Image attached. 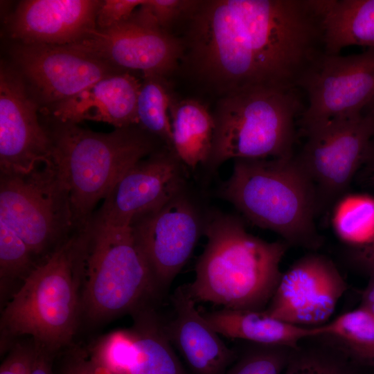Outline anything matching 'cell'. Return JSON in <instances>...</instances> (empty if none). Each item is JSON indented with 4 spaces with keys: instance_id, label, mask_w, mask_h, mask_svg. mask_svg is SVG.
<instances>
[{
    "instance_id": "cell-8",
    "label": "cell",
    "mask_w": 374,
    "mask_h": 374,
    "mask_svg": "<svg viewBox=\"0 0 374 374\" xmlns=\"http://www.w3.org/2000/svg\"><path fill=\"white\" fill-rule=\"evenodd\" d=\"M0 220L33 256L69 238L75 226L69 196L51 160L26 174L1 175Z\"/></svg>"
},
{
    "instance_id": "cell-31",
    "label": "cell",
    "mask_w": 374,
    "mask_h": 374,
    "mask_svg": "<svg viewBox=\"0 0 374 374\" xmlns=\"http://www.w3.org/2000/svg\"><path fill=\"white\" fill-rule=\"evenodd\" d=\"M144 0H105L96 17L97 28L105 29L128 19Z\"/></svg>"
},
{
    "instance_id": "cell-13",
    "label": "cell",
    "mask_w": 374,
    "mask_h": 374,
    "mask_svg": "<svg viewBox=\"0 0 374 374\" xmlns=\"http://www.w3.org/2000/svg\"><path fill=\"white\" fill-rule=\"evenodd\" d=\"M11 55L28 89L50 107L104 78L122 72L68 45L18 42L11 48Z\"/></svg>"
},
{
    "instance_id": "cell-5",
    "label": "cell",
    "mask_w": 374,
    "mask_h": 374,
    "mask_svg": "<svg viewBox=\"0 0 374 374\" xmlns=\"http://www.w3.org/2000/svg\"><path fill=\"white\" fill-rule=\"evenodd\" d=\"M81 250L79 231L34 267L3 310L5 334L30 335L51 353L71 340L82 309Z\"/></svg>"
},
{
    "instance_id": "cell-1",
    "label": "cell",
    "mask_w": 374,
    "mask_h": 374,
    "mask_svg": "<svg viewBox=\"0 0 374 374\" xmlns=\"http://www.w3.org/2000/svg\"><path fill=\"white\" fill-rule=\"evenodd\" d=\"M187 19L184 56L221 96L251 88L297 91L326 54L315 0L199 1Z\"/></svg>"
},
{
    "instance_id": "cell-24",
    "label": "cell",
    "mask_w": 374,
    "mask_h": 374,
    "mask_svg": "<svg viewBox=\"0 0 374 374\" xmlns=\"http://www.w3.org/2000/svg\"><path fill=\"white\" fill-rule=\"evenodd\" d=\"M167 78L143 75L137 100L138 125L172 150L170 105L173 97Z\"/></svg>"
},
{
    "instance_id": "cell-12",
    "label": "cell",
    "mask_w": 374,
    "mask_h": 374,
    "mask_svg": "<svg viewBox=\"0 0 374 374\" xmlns=\"http://www.w3.org/2000/svg\"><path fill=\"white\" fill-rule=\"evenodd\" d=\"M162 294L186 265L203 232L198 211L185 190L130 225Z\"/></svg>"
},
{
    "instance_id": "cell-9",
    "label": "cell",
    "mask_w": 374,
    "mask_h": 374,
    "mask_svg": "<svg viewBox=\"0 0 374 374\" xmlns=\"http://www.w3.org/2000/svg\"><path fill=\"white\" fill-rule=\"evenodd\" d=\"M303 131L306 141L295 157L314 185L320 211L344 196L356 172L366 163L373 122L364 112Z\"/></svg>"
},
{
    "instance_id": "cell-39",
    "label": "cell",
    "mask_w": 374,
    "mask_h": 374,
    "mask_svg": "<svg viewBox=\"0 0 374 374\" xmlns=\"http://www.w3.org/2000/svg\"><path fill=\"white\" fill-rule=\"evenodd\" d=\"M371 169L372 170L371 179H372V181L374 182V164L371 166Z\"/></svg>"
},
{
    "instance_id": "cell-20",
    "label": "cell",
    "mask_w": 374,
    "mask_h": 374,
    "mask_svg": "<svg viewBox=\"0 0 374 374\" xmlns=\"http://www.w3.org/2000/svg\"><path fill=\"white\" fill-rule=\"evenodd\" d=\"M141 82L130 72L104 78L76 95L51 107L60 123L92 121L115 128L138 125L137 100Z\"/></svg>"
},
{
    "instance_id": "cell-33",
    "label": "cell",
    "mask_w": 374,
    "mask_h": 374,
    "mask_svg": "<svg viewBox=\"0 0 374 374\" xmlns=\"http://www.w3.org/2000/svg\"><path fill=\"white\" fill-rule=\"evenodd\" d=\"M37 352L30 374H53L51 366L53 353L37 345Z\"/></svg>"
},
{
    "instance_id": "cell-38",
    "label": "cell",
    "mask_w": 374,
    "mask_h": 374,
    "mask_svg": "<svg viewBox=\"0 0 374 374\" xmlns=\"http://www.w3.org/2000/svg\"><path fill=\"white\" fill-rule=\"evenodd\" d=\"M363 307H364V306H363ZM364 308L368 309L370 311H371L374 314V305H371L366 306V307H364Z\"/></svg>"
},
{
    "instance_id": "cell-22",
    "label": "cell",
    "mask_w": 374,
    "mask_h": 374,
    "mask_svg": "<svg viewBox=\"0 0 374 374\" xmlns=\"http://www.w3.org/2000/svg\"><path fill=\"white\" fill-rule=\"evenodd\" d=\"M326 54L352 45L374 48V0H316Z\"/></svg>"
},
{
    "instance_id": "cell-36",
    "label": "cell",
    "mask_w": 374,
    "mask_h": 374,
    "mask_svg": "<svg viewBox=\"0 0 374 374\" xmlns=\"http://www.w3.org/2000/svg\"><path fill=\"white\" fill-rule=\"evenodd\" d=\"M364 112L367 113L371 116L373 122V134L370 141L366 161V163L372 166L374 164V99L365 109Z\"/></svg>"
},
{
    "instance_id": "cell-34",
    "label": "cell",
    "mask_w": 374,
    "mask_h": 374,
    "mask_svg": "<svg viewBox=\"0 0 374 374\" xmlns=\"http://www.w3.org/2000/svg\"><path fill=\"white\" fill-rule=\"evenodd\" d=\"M353 259L368 273L374 271V240L367 245L357 248L353 254Z\"/></svg>"
},
{
    "instance_id": "cell-21",
    "label": "cell",
    "mask_w": 374,
    "mask_h": 374,
    "mask_svg": "<svg viewBox=\"0 0 374 374\" xmlns=\"http://www.w3.org/2000/svg\"><path fill=\"white\" fill-rule=\"evenodd\" d=\"M202 314L220 335L253 344L295 348L303 340L317 337L315 327L287 323L271 317L265 310L222 308Z\"/></svg>"
},
{
    "instance_id": "cell-17",
    "label": "cell",
    "mask_w": 374,
    "mask_h": 374,
    "mask_svg": "<svg viewBox=\"0 0 374 374\" xmlns=\"http://www.w3.org/2000/svg\"><path fill=\"white\" fill-rule=\"evenodd\" d=\"M132 314L133 326L102 338L92 357L115 374H186L154 308L148 303Z\"/></svg>"
},
{
    "instance_id": "cell-19",
    "label": "cell",
    "mask_w": 374,
    "mask_h": 374,
    "mask_svg": "<svg viewBox=\"0 0 374 374\" xmlns=\"http://www.w3.org/2000/svg\"><path fill=\"white\" fill-rule=\"evenodd\" d=\"M172 319L165 323L167 335L195 374H224L237 358L220 334L195 306L184 285L171 296Z\"/></svg>"
},
{
    "instance_id": "cell-15",
    "label": "cell",
    "mask_w": 374,
    "mask_h": 374,
    "mask_svg": "<svg viewBox=\"0 0 374 374\" xmlns=\"http://www.w3.org/2000/svg\"><path fill=\"white\" fill-rule=\"evenodd\" d=\"M348 288L334 262L318 253L308 254L282 274L265 311L301 327L328 322Z\"/></svg>"
},
{
    "instance_id": "cell-6",
    "label": "cell",
    "mask_w": 374,
    "mask_h": 374,
    "mask_svg": "<svg viewBox=\"0 0 374 374\" xmlns=\"http://www.w3.org/2000/svg\"><path fill=\"white\" fill-rule=\"evenodd\" d=\"M296 91L251 88L221 96L204 166L215 171L230 159L294 155L296 119L304 110Z\"/></svg>"
},
{
    "instance_id": "cell-25",
    "label": "cell",
    "mask_w": 374,
    "mask_h": 374,
    "mask_svg": "<svg viewBox=\"0 0 374 374\" xmlns=\"http://www.w3.org/2000/svg\"><path fill=\"white\" fill-rule=\"evenodd\" d=\"M332 224L337 235L356 247L374 240V197L366 194L342 196L332 214Z\"/></svg>"
},
{
    "instance_id": "cell-27",
    "label": "cell",
    "mask_w": 374,
    "mask_h": 374,
    "mask_svg": "<svg viewBox=\"0 0 374 374\" xmlns=\"http://www.w3.org/2000/svg\"><path fill=\"white\" fill-rule=\"evenodd\" d=\"M315 328L318 337H332L346 348L374 343V314L363 306Z\"/></svg>"
},
{
    "instance_id": "cell-16",
    "label": "cell",
    "mask_w": 374,
    "mask_h": 374,
    "mask_svg": "<svg viewBox=\"0 0 374 374\" xmlns=\"http://www.w3.org/2000/svg\"><path fill=\"white\" fill-rule=\"evenodd\" d=\"M37 104L23 78L5 64L0 69L1 175L26 174L51 160L52 141L39 121Z\"/></svg>"
},
{
    "instance_id": "cell-3",
    "label": "cell",
    "mask_w": 374,
    "mask_h": 374,
    "mask_svg": "<svg viewBox=\"0 0 374 374\" xmlns=\"http://www.w3.org/2000/svg\"><path fill=\"white\" fill-rule=\"evenodd\" d=\"M220 195L289 245L317 249L322 244L314 222L319 211L316 190L295 155L234 160Z\"/></svg>"
},
{
    "instance_id": "cell-40",
    "label": "cell",
    "mask_w": 374,
    "mask_h": 374,
    "mask_svg": "<svg viewBox=\"0 0 374 374\" xmlns=\"http://www.w3.org/2000/svg\"><path fill=\"white\" fill-rule=\"evenodd\" d=\"M374 99V98H373ZM373 101V100H372Z\"/></svg>"
},
{
    "instance_id": "cell-11",
    "label": "cell",
    "mask_w": 374,
    "mask_h": 374,
    "mask_svg": "<svg viewBox=\"0 0 374 374\" xmlns=\"http://www.w3.org/2000/svg\"><path fill=\"white\" fill-rule=\"evenodd\" d=\"M302 88L308 98L299 121L302 130L362 114L374 98V48L346 56L325 54Z\"/></svg>"
},
{
    "instance_id": "cell-26",
    "label": "cell",
    "mask_w": 374,
    "mask_h": 374,
    "mask_svg": "<svg viewBox=\"0 0 374 374\" xmlns=\"http://www.w3.org/2000/svg\"><path fill=\"white\" fill-rule=\"evenodd\" d=\"M346 348L332 344L292 348L283 374H353Z\"/></svg>"
},
{
    "instance_id": "cell-7",
    "label": "cell",
    "mask_w": 374,
    "mask_h": 374,
    "mask_svg": "<svg viewBox=\"0 0 374 374\" xmlns=\"http://www.w3.org/2000/svg\"><path fill=\"white\" fill-rule=\"evenodd\" d=\"M82 310L93 320L133 312L161 295L131 226L82 229Z\"/></svg>"
},
{
    "instance_id": "cell-41",
    "label": "cell",
    "mask_w": 374,
    "mask_h": 374,
    "mask_svg": "<svg viewBox=\"0 0 374 374\" xmlns=\"http://www.w3.org/2000/svg\"></svg>"
},
{
    "instance_id": "cell-30",
    "label": "cell",
    "mask_w": 374,
    "mask_h": 374,
    "mask_svg": "<svg viewBox=\"0 0 374 374\" xmlns=\"http://www.w3.org/2000/svg\"><path fill=\"white\" fill-rule=\"evenodd\" d=\"M198 3L197 0H144L139 8L156 26L169 31L177 20L188 17Z\"/></svg>"
},
{
    "instance_id": "cell-35",
    "label": "cell",
    "mask_w": 374,
    "mask_h": 374,
    "mask_svg": "<svg viewBox=\"0 0 374 374\" xmlns=\"http://www.w3.org/2000/svg\"><path fill=\"white\" fill-rule=\"evenodd\" d=\"M346 350L356 357L374 364V343L370 345L346 348Z\"/></svg>"
},
{
    "instance_id": "cell-2",
    "label": "cell",
    "mask_w": 374,
    "mask_h": 374,
    "mask_svg": "<svg viewBox=\"0 0 374 374\" xmlns=\"http://www.w3.org/2000/svg\"><path fill=\"white\" fill-rule=\"evenodd\" d=\"M207 241L195 265L193 283L184 285L195 301L232 310H265L282 276L289 247L251 235L239 218L211 214L204 224Z\"/></svg>"
},
{
    "instance_id": "cell-28",
    "label": "cell",
    "mask_w": 374,
    "mask_h": 374,
    "mask_svg": "<svg viewBox=\"0 0 374 374\" xmlns=\"http://www.w3.org/2000/svg\"><path fill=\"white\" fill-rule=\"evenodd\" d=\"M33 253L23 239L0 220L1 281L26 276L34 268Z\"/></svg>"
},
{
    "instance_id": "cell-10",
    "label": "cell",
    "mask_w": 374,
    "mask_h": 374,
    "mask_svg": "<svg viewBox=\"0 0 374 374\" xmlns=\"http://www.w3.org/2000/svg\"><path fill=\"white\" fill-rule=\"evenodd\" d=\"M71 47L100 59L120 71L167 78L184 57V42L161 29L139 8L108 28H95Z\"/></svg>"
},
{
    "instance_id": "cell-29",
    "label": "cell",
    "mask_w": 374,
    "mask_h": 374,
    "mask_svg": "<svg viewBox=\"0 0 374 374\" xmlns=\"http://www.w3.org/2000/svg\"><path fill=\"white\" fill-rule=\"evenodd\" d=\"M292 350L286 346L253 344L228 374H281Z\"/></svg>"
},
{
    "instance_id": "cell-32",
    "label": "cell",
    "mask_w": 374,
    "mask_h": 374,
    "mask_svg": "<svg viewBox=\"0 0 374 374\" xmlns=\"http://www.w3.org/2000/svg\"><path fill=\"white\" fill-rule=\"evenodd\" d=\"M37 348L16 344L3 362L0 374H30L35 358Z\"/></svg>"
},
{
    "instance_id": "cell-18",
    "label": "cell",
    "mask_w": 374,
    "mask_h": 374,
    "mask_svg": "<svg viewBox=\"0 0 374 374\" xmlns=\"http://www.w3.org/2000/svg\"><path fill=\"white\" fill-rule=\"evenodd\" d=\"M98 0H25L8 19L10 37L23 44L69 45L96 28Z\"/></svg>"
},
{
    "instance_id": "cell-14",
    "label": "cell",
    "mask_w": 374,
    "mask_h": 374,
    "mask_svg": "<svg viewBox=\"0 0 374 374\" xmlns=\"http://www.w3.org/2000/svg\"><path fill=\"white\" fill-rule=\"evenodd\" d=\"M183 163L164 146L130 168L103 199L89 222L125 227L184 190Z\"/></svg>"
},
{
    "instance_id": "cell-37",
    "label": "cell",
    "mask_w": 374,
    "mask_h": 374,
    "mask_svg": "<svg viewBox=\"0 0 374 374\" xmlns=\"http://www.w3.org/2000/svg\"><path fill=\"white\" fill-rule=\"evenodd\" d=\"M370 280L362 295V306L374 305V271H370Z\"/></svg>"
},
{
    "instance_id": "cell-23",
    "label": "cell",
    "mask_w": 374,
    "mask_h": 374,
    "mask_svg": "<svg viewBox=\"0 0 374 374\" xmlns=\"http://www.w3.org/2000/svg\"><path fill=\"white\" fill-rule=\"evenodd\" d=\"M172 150L179 161L190 168L205 165L212 148L213 114L200 101L177 100L173 96L170 105Z\"/></svg>"
},
{
    "instance_id": "cell-4",
    "label": "cell",
    "mask_w": 374,
    "mask_h": 374,
    "mask_svg": "<svg viewBox=\"0 0 374 374\" xmlns=\"http://www.w3.org/2000/svg\"><path fill=\"white\" fill-rule=\"evenodd\" d=\"M48 131L51 161L68 192L79 229L89 223L96 204L130 168L160 149L161 141L139 125L101 133L57 121Z\"/></svg>"
}]
</instances>
